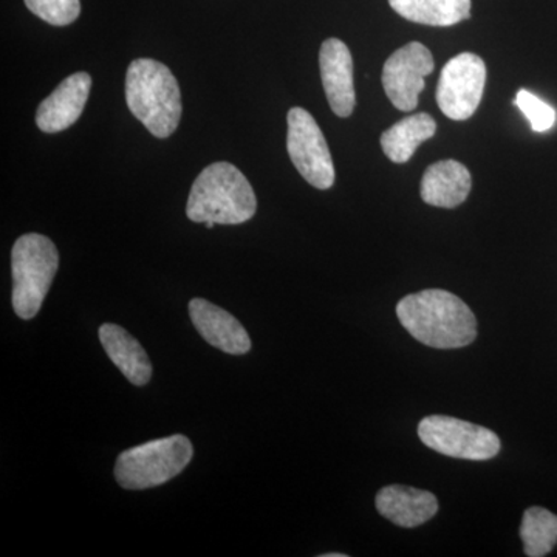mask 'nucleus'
<instances>
[{"instance_id": "f257e3e1", "label": "nucleus", "mask_w": 557, "mask_h": 557, "mask_svg": "<svg viewBox=\"0 0 557 557\" xmlns=\"http://www.w3.org/2000/svg\"><path fill=\"white\" fill-rule=\"evenodd\" d=\"M397 317L403 327L424 346L467 347L478 338V319L458 296L446 289H423L399 300Z\"/></svg>"}, {"instance_id": "f03ea898", "label": "nucleus", "mask_w": 557, "mask_h": 557, "mask_svg": "<svg viewBox=\"0 0 557 557\" xmlns=\"http://www.w3.org/2000/svg\"><path fill=\"white\" fill-rule=\"evenodd\" d=\"M258 211L251 183L234 164L226 161L209 164L190 188L186 214L197 223L240 225Z\"/></svg>"}, {"instance_id": "7ed1b4c3", "label": "nucleus", "mask_w": 557, "mask_h": 557, "mask_svg": "<svg viewBox=\"0 0 557 557\" xmlns=\"http://www.w3.org/2000/svg\"><path fill=\"white\" fill-rule=\"evenodd\" d=\"M127 108L157 138H168L182 120V94L166 65L156 60L131 62L126 76Z\"/></svg>"}, {"instance_id": "20e7f679", "label": "nucleus", "mask_w": 557, "mask_h": 557, "mask_svg": "<svg viewBox=\"0 0 557 557\" xmlns=\"http://www.w3.org/2000/svg\"><path fill=\"white\" fill-rule=\"evenodd\" d=\"M60 267L53 242L42 234H25L11 249L13 309L17 317L33 319L39 313Z\"/></svg>"}, {"instance_id": "39448f33", "label": "nucleus", "mask_w": 557, "mask_h": 557, "mask_svg": "<svg viewBox=\"0 0 557 557\" xmlns=\"http://www.w3.org/2000/svg\"><path fill=\"white\" fill-rule=\"evenodd\" d=\"M193 457V443L185 435L152 440L121 454L115 479L124 490H149L177 478Z\"/></svg>"}, {"instance_id": "423d86ee", "label": "nucleus", "mask_w": 557, "mask_h": 557, "mask_svg": "<svg viewBox=\"0 0 557 557\" xmlns=\"http://www.w3.org/2000/svg\"><path fill=\"white\" fill-rule=\"evenodd\" d=\"M418 437L435 453L461 460L485 461L500 453V440L493 431L454 417L423 418Z\"/></svg>"}, {"instance_id": "0eeeda50", "label": "nucleus", "mask_w": 557, "mask_h": 557, "mask_svg": "<svg viewBox=\"0 0 557 557\" xmlns=\"http://www.w3.org/2000/svg\"><path fill=\"white\" fill-rule=\"evenodd\" d=\"M287 120L288 156L296 170L314 188H332L335 183V166L321 127L302 108L289 110Z\"/></svg>"}, {"instance_id": "6e6552de", "label": "nucleus", "mask_w": 557, "mask_h": 557, "mask_svg": "<svg viewBox=\"0 0 557 557\" xmlns=\"http://www.w3.org/2000/svg\"><path fill=\"white\" fill-rule=\"evenodd\" d=\"M486 84V65L474 53H460L440 73L438 108L448 119L465 121L474 115Z\"/></svg>"}, {"instance_id": "1a4fd4ad", "label": "nucleus", "mask_w": 557, "mask_h": 557, "mask_svg": "<svg viewBox=\"0 0 557 557\" xmlns=\"http://www.w3.org/2000/svg\"><path fill=\"white\" fill-rule=\"evenodd\" d=\"M434 65L431 51L420 42H410L392 53L381 76L392 104L403 112L417 109L424 78L434 72Z\"/></svg>"}, {"instance_id": "9d476101", "label": "nucleus", "mask_w": 557, "mask_h": 557, "mask_svg": "<svg viewBox=\"0 0 557 557\" xmlns=\"http://www.w3.org/2000/svg\"><path fill=\"white\" fill-rule=\"evenodd\" d=\"M319 69L330 108L335 115L347 119L354 113L357 95L354 84V60L343 40H324L319 53Z\"/></svg>"}, {"instance_id": "9b49d317", "label": "nucleus", "mask_w": 557, "mask_h": 557, "mask_svg": "<svg viewBox=\"0 0 557 557\" xmlns=\"http://www.w3.org/2000/svg\"><path fill=\"white\" fill-rule=\"evenodd\" d=\"M91 89L89 73L78 72L62 81L50 97L40 102L36 124L47 134L69 129L79 120Z\"/></svg>"}, {"instance_id": "f8f14e48", "label": "nucleus", "mask_w": 557, "mask_h": 557, "mask_svg": "<svg viewBox=\"0 0 557 557\" xmlns=\"http://www.w3.org/2000/svg\"><path fill=\"white\" fill-rule=\"evenodd\" d=\"M189 314L201 338L212 347L230 355H245L251 350L247 330L228 311L197 298L189 302Z\"/></svg>"}, {"instance_id": "ddd939ff", "label": "nucleus", "mask_w": 557, "mask_h": 557, "mask_svg": "<svg viewBox=\"0 0 557 557\" xmlns=\"http://www.w3.org/2000/svg\"><path fill=\"white\" fill-rule=\"evenodd\" d=\"M376 509L395 525L416 528L429 522L438 511V500L429 491L392 485L376 494Z\"/></svg>"}, {"instance_id": "4468645a", "label": "nucleus", "mask_w": 557, "mask_h": 557, "mask_svg": "<svg viewBox=\"0 0 557 557\" xmlns=\"http://www.w3.org/2000/svg\"><path fill=\"white\" fill-rule=\"evenodd\" d=\"M471 174L465 164L454 160L431 164L421 180V199L431 207H460L471 193Z\"/></svg>"}, {"instance_id": "2eb2a0df", "label": "nucleus", "mask_w": 557, "mask_h": 557, "mask_svg": "<svg viewBox=\"0 0 557 557\" xmlns=\"http://www.w3.org/2000/svg\"><path fill=\"white\" fill-rule=\"evenodd\" d=\"M100 341L110 361L121 370L135 386H146L152 379V362L145 348L127 330L115 324L100 329Z\"/></svg>"}, {"instance_id": "dca6fc26", "label": "nucleus", "mask_w": 557, "mask_h": 557, "mask_svg": "<svg viewBox=\"0 0 557 557\" xmlns=\"http://www.w3.org/2000/svg\"><path fill=\"white\" fill-rule=\"evenodd\" d=\"M437 123L428 113H417L397 124L381 135V148L388 160L394 163H408L421 143L434 137Z\"/></svg>"}, {"instance_id": "f3484780", "label": "nucleus", "mask_w": 557, "mask_h": 557, "mask_svg": "<svg viewBox=\"0 0 557 557\" xmlns=\"http://www.w3.org/2000/svg\"><path fill=\"white\" fill-rule=\"evenodd\" d=\"M392 10L416 24L450 27L471 16V0H388Z\"/></svg>"}, {"instance_id": "a211bd4d", "label": "nucleus", "mask_w": 557, "mask_h": 557, "mask_svg": "<svg viewBox=\"0 0 557 557\" xmlns=\"http://www.w3.org/2000/svg\"><path fill=\"white\" fill-rule=\"evenodd\" d=\"M520 539L527 556H547L557 544V516L545 508H528L520 525Z\"/></svg>"}, {"instance_id": "6ab92c4d", "label": "nucleus", "mask_w": 557, "mask_h": 557, "mask_svg": "<svg viewBox=\"0 0 557 557\" xmlns=\"http://www.w3.org/2000/svg\"><path fill=\"white\" fill-rule=\"evenodd\" d=\"M24 2L33 14L57 27L72 24L78 20L81 13L79 0H24Z\"/></svg>"}, {"instance_id": "aec40b11", "label": "nucleus", "mask_w": 557, "mask_h": 557, "mask_svg": "<svg viewBox=\"0 0 557 557\" xmlns=\"http://www.w3.org/2000/svg\"><path fill=\"white\" fill-rule=\"evenodd\" d=\"M516 106L522 110L523 115L530 121L531 129L534 132H547L555 126L556 110L531 91L519 90L518 97H516Z\"/></svg>"}, {"instance_id": "412c9836", "label": "nucleus", "mask_w": 557, "mask_h": 557, "mask_svg": "<svg viewBox=\"0 0 557 557\" xmlns=\"http://www.w3.org/2000/svg\"><path fill=\"white\" fill-rule=\"evenodd\" d=\"M322 557H346L343 553H330V555H324Z\"/></svg>"}]
</instances>
